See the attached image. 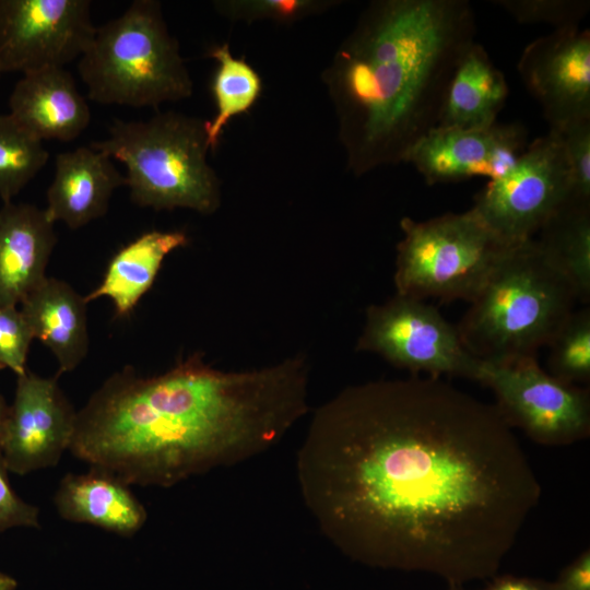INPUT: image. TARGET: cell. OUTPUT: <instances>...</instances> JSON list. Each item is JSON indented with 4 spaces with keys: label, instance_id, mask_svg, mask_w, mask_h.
Listing matches in <instances>:
<instances>
[{
    "label": "cell",
    "instance_id": "cell-12",
    "mask_svg": "<svg viewBox=\"0 0 590 590\" xmlns=\"http://www.w3.org/2000/svg\"><path fill=\"white\" fill-rule=\"evenodd\" d=\"M74 410L56 377L17 376L1 453L9 472L24 475L57 465L75 429Z\"/></svg>",
    "mask_w": 590,
    "mask_h": 590
},
{
    "label": "cell",
    "instance_id": "cell-23",
    "mask_svg": "<svg viewBox=\"0 0 590 590\" xmlns=\"http://www.w3.org/2000/svg\"><path fill=\"white\" fill-rule=\"evenodd\" d=\"M209 57L217 62L212 80V94L216 113L206 120V134L211 150H215L229 120L248 111L262 91L259 73L244 58L233 56L229 45L214 46Z\"/></svg>",
    "mask_w": 590,
    "mask_h": 590
},
{
    "label": "cell",
    "instance_id": "cell-24",
    "mask_svg": "<svg viewBox=\"0 0 590 590\" xmlns=\"http://www.w3.org/2000/svg\"><path fill=\"white\" fill-rule=\"evenodd\" d=\"M49 157L43 141L12 115H0V198L12 202L43 169Z\"/></svg>",
    "mask_w": 590,
    "mask_h": 590
},
{
    "label": "cell",
    "instance_id": "cell-35",
    "mask_svg": "<svg viewBox=\"0 0 590 590\" xmlns=\"http://www.w3.org/2000/svg\"><path fill=\"white\" fill-rule=\"evenodd\" d=\"M450 590H463L461 587H450Z\"/></svg>",
    "mask_w": 590,
    "mask_h": 590
},
{
    "label": "cell",
    "instance_id": "cell-19",
    "mask_svg": "<svg viewBox=\"0 0 590 590\" xmlns=\"http://www.w3.org/2000/svg\"><path fill=\"white\" fill-rule=\"evenodd\" d=\"M20 310L34 339L52 352L59 373H70L84 361L90 345L86 302L70 284L47 276Z\"/></svg>",
    "mask_w": 590,
    "mask_h": 590
},
{
    "label": "cell",
    "instance_id": "cell-32",
    "mask_svg": "<svg viewBox=\"0 0 590 590\" xmlns=\"http://www.w3.org/2000/svg\"><path fill=\"white\" fill-rule=\"evenodd\" d=\"M484 590H553L552 582L505 575L495 577Z\"/></svg>",
    "mask_w": 590,
    "mask_h": 590
},
{
    "label": "cell",
    "instance_id": "cell-31",
    "mask_svg": "<svg viewBox=\"0 0 590 590\" xmlns=\"http://www.w3.org/2000/svg\"><path fill=\"white\" fill-rule=\"evenodd\" d=\"M553 590H590V553L583 552L552 582Z\"/></svg>",
    "mask_w": 590,
    "mask_h": 590
},
{
    "label": "cell",
    "instance_id": "cell-4",
    "mask_svg": "<svg viewBox=\"0 0 590 590\" xmlns=\"http://www.w3.org/2000/svg\"><path fill=\"white\" fill-rule=\"evenodd\" d=\"M577 302L532 238L509 247L457 329L481 362L536 357Z\"/></svg>",
    "mask_w": 590,
    "mask_h": 590
},
{
    "label": "cell",
    "instance_id": "cell-30",
    "mask_svg": "<svg viewBox=\"0 0 590 590\" xmlns=\"http://www.w3.org/2000/svg\"><path fill=\"white\" fill-rule=\"evenodd\" d=\"M39 527V509L15 493L0 451V533L13 528Z\"/></svg>",
    "mask_w": 590,
    "mask_h": 590
},
{
    "label": "cell",
    "instance_id": "cell-16",
    "mask_svg": "<svg viewBox=\"0 0 590 590\" xmlns=\"http://www.w3.org/2000/svg\"><path fill=\"white\" fill-rule=\"evenodd\" d=\"M126 186L113 158L91 145L61 152L47 189L49 219L78 229L106 214L116 189Z\"/></svg>",
    "mask_w": 590,
    "mask_h": 590
},
{
    "label": "cell",
    "instance_id": "cell-11",
    "mask_svg": "<svg viewBox=\"0 0 590 590\" xmlns=\"http://www.w3.org/2000/svg\"><path fill=\"white\" fill-rule=\"evenodd\" d=\"M95 30L90 0H0V74L64 68Z\"/></svg>",
    "mask_w": 590,
    "mask_h": 590
},
{
    "label": "cell",
    "instance_id": "cell-22",
    "mask_svg": "<svg viewBox=\"0 0 590 590\" xmlns=\"http://www.w3.org/2000/svg\"><path fill=\"white\" fill-rule=\"evenodd\" d=\"M534 238L545 260L569 283L577 300L590 302V202L570 198Z\"/></svg>",
    "mask_w": 590,
    "mask_h": 590
},
{
    "label": "cell",
    "instance_id": "cell-5",
    "mask_svg": "<svg viewBox=\"0 0 590 590\" xmlns=\"http://www.w3.org/2000/svg\"><path fill=\"white\" fill-rule=\"evenodd\" d=\"M88 145L126 166V186L139 206L210 215L221 205L204 119L170 110L146 120L115 119L108 137Z\"/></svg>",
    "mask_w": 590,
    "mask_h": 590
},
{
    "label": "cell",
    "instance_id": "cell-1",
    "mask_svg": "<svg viewBox=\"0 0 590 590\" xmlns=\"http://www.w3.org/2000/svg\"><path fill=\"white\" fill-rule=\"evenodd\" d=\"M296 475L343 554L450 587L494 577L541 496L496 405L430 376L350 386L320 405Z\"/></svg>",
    "mask_w": 590,
    "mask_h": 590
},
{
    "label": "cell",
    "instance_id": "cell-8",
    "mask_svg": "<svg viewBox=\"0 0 590 590\" xmlns=\"http://www.w3.org/2000/svg\"><path fill=\"white\" fill-rule=\"evenodd\" d=\"M570 198L562 140L550 129L526 148L508 173L487 182L472 209L499 240L514 246L534 238Z\"/></svg>",
    "mask_w": 590,
    "mask_h": 590
},
{
    "label": "cell",
    "instance_id": "cell-15",
    "mask_svg": "<svg viewBox=\"0 0 590 590\" xmlns=\"http://www.w3.org/2000/svg\"><path fill=\"white\" fill-rule=\"evenodd\" d=\"M45 209L30 203L0 208V305L17 306L46 278L57 244Z\"/></svg>",
    "mask_w": 590,
    "mask_h": 590
},
{
    "label": "cell",
    "instance_id": "cell-7",
    "mask_svg": "<svg viewBox=\"0 0 590 590\" xmlns=\"http://www.w3.org/2000/svg\"><path fill=\"white\" fill-rule=\"evenodd\" d=\"M397 246V294L471 303L509 249L471 208L426 221L403 217Z\"/></svg>",
    "mask_w": 590,
    "mask_h": 590
},
{
    "label": "cell",
    "instance_id": "cell-27",
    "mask_svg": "<svg viewBox=\"0 0 590 590\" xmlns=\"http://www.w3.org/2000/svg\"><path fill=\"white\" fill-rule=\"evenodd\" d=\"M518 23L550 24L554 30L579 27L587 15L590 2L587 0H492Z\"/></svg>",
    "mask_w": 590,
    "mask_h": 590
},
{
    "label": "cell",
    "instance_id": "cell-26",
    "mask_svg": "<svg viewBox=\"0 0 590 590\" xmlns=\"http://www.w3.org/2000/svg\"><path fill=\"white\" fill-rule=\"evenodd\" d=\"M340 1L332 0H219L216 12L234 22L273 21L290 24L320 14Z\"/></svg>",
    "mask_w": 590,
    "mask_h": 590
},
{
    "label": "cell",
    "instance_id": "cell-2",
    "mask_svg": "<svg viewBox=\"0 0 590 590\" xmlns=\"http://www.w3.org/2000/svg\"><path fill=\"white\" fill-rule=\"evenodd\" d=\"M304 355L224 371L193 354L144 377L113 374L78 411L69 451L128 485L172 487L276 445L308 412Z\"/></svg>",
    "mask_w": 590,
    "mask_h": 590
},
{
    "label": "cell",
    "instance_id": "cell-29",
    "mask_svg": "<svg viewBox=\"0 0 590 590\" xmlns=\"http://www.w3.org/2000/svg\"><path fill=\"white\" fill-rule=\"evenodd\" d=\"M34 335L17 306L0 305V369L16 376L27 371L26 359Z\"/></svg>",
    "mask_w": 590,
    "mask_h": 590
},
{
    "label": "cell",
    "instance_id": "cell-25",
    "mask_svg": "<svg viewBox=\"0 0 590 590\" xmlns=\"http://www.w3.org/2000/svg\"><path fill=\"white\" fill-rule=\"evenodd\" d=\"M548 373L576 385L590 380V308L574 309L548 341Z\"/></svg>",
    "mask_w": 590,
    "mask_h": 590
},
{
    "label": "cell",
    "instance_id": "cell-34",
    "mask_svg": "<svg viewBox=\"0 0 590 590\" xmlns=\"http://www.w3.org/2000/svg\"><path fill=\"white\" fill-rule=\"evenodd\" d=\"M17 581L10 575L0 571V590H16Z\"/></svg>",
    "mask_w": 590,
    "mask_h": 590
},
{
    "label": "cell",
    "instance_id": "cell-28",
    "mask_svg": "<svg viewBox=\"0 0 590 590\" xmlns=\"http://www.w3.org/2000/svg\"><path fill=\"white\" fill-rule=\"evenodd\" d=\"M555 130L563 144L571 179V198L590 202V117Z\"/></svg>",
    "mask_w": 590,
    "mask_h": 590
},
{
    "label": "cell",
    "instance_id": "cell-13",
    "mask_svg": "<svg viewBox=\"0 0 590 590\" xmlns=\"http://www.w3.org/2000/svg\"><path fill=\"white\" fill-rule=\"evenodd\" d=\"M518 72L550 129L590 117V32L554 30L522 51Z\"/></svg>",
    "mask_w": 590,
    "mask_h": 590
},
{
    "label": "cell",
    "instance_id": "cell-18",
    "mask_svg": "<svg viewBox=\"0 0 590 590\" xmlns=\"http://www.w3.org/2000/svg\"><path fill=\"white\" fill-rule=\"evenodd\" d=\"M58 515L70 522L90 524L123 538L137 534L148 512L130 485L95 468L64 475L54 496Z\"/></svg>",
    "mask_w": 590,
    "mask_h": 590
},
{
    "label": "cell",
    "instance_id": "cell-6",
    "mask_svg": "<svg viewBox=\"0 0 590 590\" xmlns=\"http://www.w3.org/2000/svg\"><path fill=\"white\" fill-rule=\"evenodd\" d=\"M78 70L87 97L103 105L158 107L193 91L178 40L155 0H135L96 27Z\"/></svg>",
    "mask_w": 590,
    "mask_h": 590
},
{
    "label": "cell",
    "instance_id": "cell-9",
    "mask_svg": "<svg viewBox=\"0 0 590 590\" xmlns=\"http://www.w3.org/2000/svg\"><path fill=\"white\" fill-rule=\"evenodd\" d=\"M356 350L414 374L476 379L481 361L464 347L457 327L423 299L397 294L366 311Z\"/></svg>",
    "mask_w": 590,
    "mask_h": 590
},
{
    "label": "cell",
    "instance_id": "cell-14",
    "mask_svg": "<svg viewBox=\"0 0 590 590\" xmlns=\"http://www.w3.org/2000/svg\"><path fill=\"white\" fill-rule=\"evenodd\" d=\"M527 132L518 123L482 129L435 127L409 151L412 164L427 185L455 182L475 176H504L526 150Z\"/></svg>",
    "mask_w": 590,
    "mask_h": 590
},
{
    "label": "cell",
    "instance_id": "cell-21",
    "mask_svg": "<svg viewBox=\"0 0 590 590\" xmlns=\"http://www.w3.org/2000/svg\"><path fill=\"white\" fill-rule=\"evenodd\" d=\"M188 244L181 231H150L122 247L109 261L99 285L87 303L109 298L117 316H128L151 288L167 255Z\"/></svg>",
    "mask_w": 590,
    "mask_h": 590
},
{
    "label": "cell",
    "instance_id": "cell-33",
    "mask_svg": "<svg viewBox=\"0 0 590 590\" xmlns=\"http://www.w3.org/2000/svg\"><path fill=\"white\" fill-rule=\"evenodd\" d=\"M9 416V405L7 404L3 396L0 393V451L2 449L7 422Z\"/></svg>",
    "mask_w": 590,
    "mask_h": 590
},
{
    "label": "cell",
    "instance_id": "cell-3",
    "mask_svg": "<svg viewBox=\"0 0 590 590\" xmlns=\"http://www.w3.org/2000/svg\"><path fill=\"white\" fill-rule=\"evenodd\" d=\"M465 0H377L322 72L347 169L404 163L438 122L453 69L474 42Z\"/></svg>",
    "mask_w": 590,
    "mask_h": 590
},
{
    "label": "cell",
    "instance_id": "cell-20",
    "mask_svg": "<svg viewBox=\"0 0 590 590\" xmlns=\"http://www.w3.org/2000/svg\"><path fill=\"white\" fill-rule=\"evenodd\" d=\"M504 73L475 40L459 58L449 80L437 127L482 129L497 122L508 97Z\"/></svg>",
    "mask_w": 590,
    "mask_h": 590
},
{
    "label": "cell",
    "instance_id": "cell-10",
    "mask_svg": "<svg viewBox=\"0 0 590 590\" xmlns=\"http://www.w3.org/2000/svg\"><path fill=\"white\" fill-rule=\"evenodd\" d=\"M476 381L495 394L507 424L550 446L569 445L590 432L589 391L543 370L536 357L481 362Z\"/></svg>",
    "mask_w": 590,
    "mask_h": 590
},
{
    "label": "cell",
    "instance_id": "cell-17",
    "mask_svg": "<svg viewBox=\"0 0 590 590\" xmlns=\"http://www.w3.org/2000/svg\"><path fill=\"white\" fill-rule=\"evenodd\" d=\"M9 106V114L42 141H72L91 121L90 106L64 68L23 74L11 92Z\"/></svg>",
    "mask_w": 590,
    "mask_h": 590
}]
</instances>
